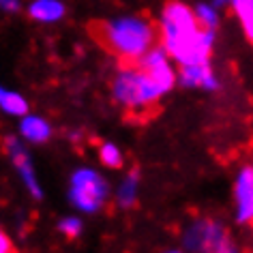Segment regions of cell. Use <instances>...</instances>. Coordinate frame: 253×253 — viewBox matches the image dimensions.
Masks as SVG:
<instances>
[{
  "instance_id": "cell-10",
  "label": "cell",
  "mask_w": 253,
  "mask_h": 253,
  "mask_svg": "<svg viewBox=\"0 0 253 253\" xmlns=\"http://www.w3.org/2000/svg\"><path fill=\"white\" fill-rule=\"evenodd\" d=\"M20 137L28 144H45L52 137V125L43 116L24 114L20 120Z\"/></svg>"
},
{
  "instance_id": "cell-17",
  "label": "cell",
  "mask_w": 253,
  "mask_h": 253,
  "mask_svg": "<svg viewBox=\"0 0 253 253\" xmlns=\"http://www.w3.org/2000/svg\"><path fill=\"white\" fill-rule=\"evenodd\" d=\"M82 230H84V223H82L80 217H62L58 221V232L65 238H78Z\"/></svg>"
},
{
  "instance_id": "cell-12",
  "label": "cell",
  "mask_w": 253,
  "mask_h": 253,
  "mask_svg": "<svg viewBox=\"0 0 253 253\" xmlns=\"http://www.w3.org/2000/svg\"><path fill=\"white\" fill-rule=\"evenodd\" d=\"M140 187H142L140 172H137V169L126 172L123 178H120L116 191H114V200H116V204L120 208H133L137 204V198H140Z\"/></svg>"
},
{
  "instance_id": "cell-19",
  "label": "cell",
  "mask_w": 253,
  "mask_h": 253,
  "mask_svg": "<svg viewBox=\"0 0 253 253\" xmlns=\"http://www.w3.org/2000/svg\"><path fill=\"white\" fill-rule=\"evenodd\" d=\"M0 253H13V247H11V240L7 238V234L0 230Z\"/></svg>"
},
{
  "instance_id": "cell-11",
  "label": "cell",
  "mask_w": 253,
  "mask_h": 253,
  "mask_svg": "<svg viewBox=\"0 0 253 253\" xmlns=\"http://www.w3.org/2000/svg\"><path fill=\"white\" fill-rule=\"evenodd\" d=\"M26 11H28L30 20H35L39 24H56L67 13L62 0H33V2H28Z\"/></svg>"
},
{
  "instance_id": "cell-16",
  "label": "cell",
  "mask_w": 253,
  "mask_h": 253,
  "mask_svg": "<svg viewBox=\"0 0 253 253\" xmlns=\"http://www.w3.org/2000/svg\"><path fill=\"white\" fill-rule=\"evenodd\" d=\"M99 161L110 169H120L125 166V155L118 144L114 142H103L99 146Z\"/></svg>"
},
{
  "instance_id": "cell-8",
  "label": "cell",
  "mask_w": 253,
  "mask_h": 253,
  "mask_svg": "<svg viewBox=\"0 0 253 253\" xmlns=\"http://www.w3.org/2000/svg\"><path fill=\"white\" fill-rule=\"evenodd\" d=\"M234 198V221L238 225L253 223V163L238 168L232 185Z\"/></svg>"
},
{
  "instance_id": "cell-4",
  "label": "cell",
  "mask_w": 253,
  "mask_h": 253,
  "mask_svg": "<svg viewBox=\"0 0 253 253\" xmlns=\"http://www.w3.org/2000/svg\"><path fill=\"white\" fill-rule=\"evenodd\" d=\"M182 249L189 253H240L227 227L211 217L195 219L182 230Z\"/></svg>"
},
{
  "instance_id": "cell-5",
  "label": "cell",
  "mask_w": 253,
  "mask_h": 253,
  "mask_svg": "<svg viewBox=\"0 0 253 253\" xmlns=\"http://www.w3.org/2000/svg\"><path fill=\"white\" fill-rule=\"evenodd\" d=\"M110 200V182L92 168H78L69 178V202L82 214H97Z\"/></svg>"
},
{
  "instance_id": "cell-3",
  "label": "cell",
  "mask_w": 253,
  "mask_h": 253,
  "mask_svg": "<svg viewBox=\"0 0 253 253\" xmlns=\"http://www.w3.org/2000/svg\"><path fill=\"white\" fill-rule=\"evenodd\" d=\"M168 94L140 65H126L118 69L112 80V97L114 101L131 112H144Z\"/></svg>"
},
{
  "instance_id": "cell-2",
  "label": "cell",
  "mask_w": 253,
  "mask_h": 253,
  "mask_svg": "<svg viewBox=\"0 0 253 253\" xmlns=\"http://www.w3.org/2000/svg\"><path fill=\"white\" fill-rule=\"evenodd\" d=\"M157 26L142 15H118L101 26V41L112 54L126 62H137L157 45Z\"/></svg>"
},
{
  "instance_id": "cell-1",
  "label": "cell",
  "mask_w": 253,
  "mask_h": 253,
  "mask_svg": "<svg viewBox=\"0 0 253 253\" xmlns=\"http://www.w3.org/2000/svg\"><path fill=\"white\" fill-rule=\"evenodd\" d=\"M159 33L161 45L172 56L176 67L195 65V62H211L217 30L202 28L195 20L193 7L185 2L172 0L161 9L159 15Z\"/></svg>"
},
{
  "instance_id": "cell-7",
  "label": "cell",
  "mask_w": 253,
  "mask_h": 253,
  "mask_svg": "<svg viewBox=\"0 0 253 253\" xmlns=\"http://www.w3.org/2000/svg\"><path fill=\"white\" fill-rule=\"evenodd\" d=\"M135 65H140L168 92L178 84V67H176V62L172 60V56L166 52L163 45H153Z\"/></svg>"
},
{
  "instance_id": "cell-13",
  "label": "cell",
  "mask_w": 253,
  "mask_h": 253,
  "mask_svg": "<svg viewBox=\"0 0 253 253\" xmlns=\"http://www.w3.org/2000/svg\"><path fill=\"white\" fill-rule=\"evenodd\" d=\"M0 110L4 114H9V116L22 118L24 114H28V101L20 92L9 90L7 86L0 84Z\"/></svg>"
},
{
  "instance_id": "cell-21",
  "label": "cell",
  "mask_w": 253,
  "mask_h": 253,
  "mask_svg": "<svg viewBox=\"0 0 253 253\" xmlns=\"http://www.w3.org/2000/svg\"><path fill=\"white\" fill-rule=\"evenodd\" d=\"M161 253H189L185 249H166V251H161Z\"/></svg>"
},
{
  "instance_id": "cell-18",
  "label": "cell",
  "mask_w": 253,
  "mask_h": 253,
  "mask_svg": "<svg viewBox=\"0 0 253 253\" xmlns=\"http://www.w3.org/2000/svg\"><path fill=\"white\" fill-rule=\"evenodd\" d=\"M22 7V0H0V11L4 13H15Z\"/></svg>"
},
{
  "instance_id": "cell-9",
  "label": "cell",
  "mask_w": 253,
  "mask_h": 253,
  "mask_svg": "<svg viewBox=\"0 0 253 253\" xmlns=\"http://www.w3.org/2000/svg\"><path fill=\"white\" fill-rule=\"evenodd\" d=\"M178 84L182 88L191 90H204L214 92L219 90V78L211 67V62H195V65H182L178 67Z\"/></svg>"
},
{
  "instance_id": "cell-20",
  "label": "cell",
  "mask_w": 253,
  "mask_h": 253,
  "mask_svg": "<svg viewBox=\"0 0 253 253\" xmlns=\"http://www.w3.org/2000/svg\"><path fill=\"white\" fill-rule=\"evenodd\" d=\"M214 4H217V7H223V4H232L234 0H212Z\"/></svg>"
},
{
  "instance_id": "cell-14",
  "label": "cell",
  "mask_w": 253,
  "mask_h": 253,
  "mask_svg": "<svg viewBox=\"0 0 253 253\" xmlns=\"http://www.w3.org/2000/svg\"><path fill=\"white\" fill-rule=\"evenodd\" d=\"M232 11L236 15L240 28H243L245 37L253 43V0H234Z\"/></svg>"
},
{
  "instance_id": "cell-6",
  "label": "cell",
  "mask_w": 253,
  "mask_h": 253,
  "mask_svg": "<svg viewBox=\"0 0 253 253\" xmlns=\"http://www.w3.org/2000/svg\"><path fill=\"white\" fill-rule=\"evenodd\" d=\"M4 150H7L9 159H11V163H13L22 185L26 187V191L30 193V198L43 200L41 180H39V176H37L35 163H33V159H30V155H28L26 146L22 144V140H17V137H7V140H4Z\"/></svg>"
},
{
  "instance_id": "cell-15",
  "label": "cell",
  "mask_w": 253,
  "mask_h": 253,
  "mask_svg": "<svg viewBox=\"0 0 253 253\" xmlns=\"http://www.w3.org/2000/svg\"><path fill=\"white\" fill-rule=\"evenodd\" d=\"M193 13H195V20H198V24L202 28H208V30L219 28L221 15H219V7L214 2H198L193 7Z\"/></svg>"
}]
</instances>
